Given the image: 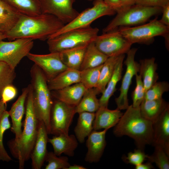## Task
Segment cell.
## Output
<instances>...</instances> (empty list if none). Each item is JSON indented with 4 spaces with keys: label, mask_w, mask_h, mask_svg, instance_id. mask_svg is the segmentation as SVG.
<instances>
[{
    "label": "cell",
    "mask_w": 169,
    "mask_h": 169,
    "mask_svg": "<svg viewBox=\"0 0 169 169\" xmlns=\"http://www.w3.org/2000/svg\"><path fill=\"white\" fill-rule=\"evenodd\" d=\"M65 24L55 16L41 13L37 16L21 14L15 25L5 33L6 38L12 41L19 38L45 40Z\"/></svg>",
    "instance_id": "obj_1"
},
{
    "label": "cell",
    "mask_w": 169,
    "mask_h": 169,
    "mask_svg": "<svg viewBox=\"0 0 169 169\" xmlns=\"http://www.w3.org/2000/svg\"><path fill=\"white\" fill-rule=\"evenodd\" d=\"M29 90L26 100L25 116L23 129L19 138L9 141L8 145L12 156L19 162V168H24L25 162L30 158L38 134V120L35 114L32 98V89Z\"/></svg>",
    "instance_id": "obj_2"
},
{
    "label": "cell",
    "mask_w": 169,
    "mask_h": 169,
    "mask_svg": "<svg viewBox=\"0 0 169 169\" xmlns=\"http://www.w3.org/2000/svg\"><path fill=\"white\" fill-rule=\"evenodd\" d=\"M113 133L117 137L127 136L133 139L137 149L143 151L145 146L152 144L153 140V123L142 116L139 107L131 105L126 109Z\"/></svg>",
    "instance_id": "obj_3"
},
{
    "label": "cell",
    "mask_w": 169,
    "mask_h": 169,
    "mask_svg": "<svg viewBox=\"0 0 169 169\" xmlns=\"http://www.w3.org/2000/svg\"><path fill=\"white\" fill-rule=\"evenodd\" d=\"M33 106L38 121H43L49 134V119L53 103L47 80L41 69L34 64L30 71Z\"/></svg>",
    "instance_id": "obj_4"
},
{
    "label": "cell",
    "mask_w": 169,
    "mask_h": 169,
    "mask_svg": "<svg viewBox=\"0 0 169 169\" xmlns=\"http://www.w3.org/2000/svg\"><path fill=\"white\" fill-rule=\"evenodd\" d=\"M117 28L122 35L132 44L136 43L150 44L155 37L162 36L165 38L166 48L169 49V27L156 18L140 26L120 27Z\"/></svg>",
    "instance_id": "obj_5"
},
{
    "label": "cell",
    "mask_w": 169,
    "mask_h": 169,
    "mask_svg": "<svg viewBox=\"0 0 169 169\" xmlns=\"http://www.w3.org/2000/svg\"><path fill=\"white\" fill-rule=\"evenodd\" d=\"M162 8L135 4L122 9L103 30V33L113 30L118 27H130L144 23L151 17L161 13Z\"/></svg>",
    "instance_id": "obj_6"
},
{
    "label": "cell",
    "mask_w": 169,
    "mask_h": 169,
    "mask_svg": "<svg viewBox=\"0 0 169 169\" xmlns=\"http://www.w3.org/2000/svg\"><path fill=\"white\" fill-rule=\"evenodd\" d=\"M97 28L88 27L70 31L47 40L50 52H59L67 49L88 45L98 35Z\"/></svg>",
    "instance_id": "obj_7"
},
{
    "label": "cell",
    "mask_w": 169,
    "mask_h": 169,
    "mask_svg": "<svg viewBox=\"0 0 169 169\" xmlns=\"http://www.w3.org/2000/svg\"><path fill=\"white\" fill-rule=\"evenodd\" d=\"M93 4L92 7L87 8L79 13L73 20L65 24L48 39L70 31L89 27L93 22L98 18L104 16L113 15L116 13L103 1L93 3Z\"/></svg>",
    "instance_id": "obj_8"
},
{
    "label": "cell",
    "mask_w": 169,
    "mask_h": 169,
    "mask_svg": "<svg viewBox=\"0 0 169 169\" xmlns=\"http://www.w3.org/2000/svg\"><path fill=\"white\" fill-rule=\"evenodd\" d=\"M75 106L56 100L53 101L49 119V134H69L75 114Z\"/></svg>",
    "instance_id": "obj_9"
},
{
    "label": "cell",
    "mask_w": 169,
    "mask_h": 169,
    "mask_svg": "<svg viewBox=\"0 0 169 169\" xmlns=\"http://www.w3.org/2000/svg\"><path fill=\"white\" fill-rule=\"evenodd\" d=\"M33 46V40L19 38L0 42V61L15 69L22 59L27 56Z\"/></svg>",
    "instance_id": "obj_10"
},
{
    "label": "cell",
    "mask_w": 169,
    "mask_h": 169,
    "mask_svg": "<svg viewBox=\"0 0 169 169\" xmlns=\"http://www.w3.org/2000/svg\"><path fill=\"white\" fill-rule=\"evenodd\" d=\"M94 42L97 48L108 57L126 54L132 45L117 28L98 35Z\"/></svg>",
    "instance_id": "obj_11"
},
{
    "label": "cell",
    "mask_w": 169,
    "mask_h": 169,
    "mask_svg": "<svg viewBox=\"0 0 169 169\" xmlns=\"http://www.w3.org/2000/svg\"><path fill=\"white\" fill-rule=\"evenodd\" d=\"M137 49H131L127 52V57L124 63L126 67L125 74L123 77L120 93L118 97L115 99L117 109L121 110L126 109L129 106L128 93L132 79L134 76L139 72V63L135 60Z\"/></svg>",
    "instance_id": "obj_12"
},
{
    "label": "cell",
    "mask_w": 169,
    "mask_h": 169,
    "mask_svg": "<svg viewBox=\"0 0 169 169\" xmlns=\"http://www.w3.org/2000/svg\"><path fill=\"white\" fill-rule=\"evenodd\" d=\"M27 57L41 69L47 81L68 68L61 60L59 52L44 54L30 52Z\"/></svg>",
    "instance_id": "obj_13"
},
{
    "label": "cell",
    "mask_w": 169,
    "mask_h": 169,
    "mask_svg": "<svg viewBox=\"0 0 169 169\" xmlns=\"http://www.w3.org/2000/svg\"><path fill=\"white\" fill-rule=\"evenodd\" d=\"M75 0H39L42 13L53 15L65 24L79 13L73 7Z\"/></svg>",
    "instance_id": "obj_14"
},
{
    "label": "cell",
    "mask_w": 169,
    "mask_h": 169,
    "mask_svg": "<svg viewBox=\"0 0 169 169\" xmlns=\"http://www.w3.org/2000/svg\"><path fill=\"white\" fill-rule=\"evenodd\" d=\"M108 130L105 129L100 131L93 130L87 137L86 142L87 151L84 158L85 161L96 163L100 160L106 146L105 135Z\"/></svg>",
    "instance_id": "obj_15"
},
{
    "label": "cell",
    "mask_w": 169,
    "mask_h": 169,
    "mask_svg": "<svg viewBox=\"0 0 169 169\" xmlns=\"http://www.w3.org/2000/svg\"><path fill=\"white\" fill-rule=\"evenodd\" d=\"M48 133L45 124L38 121L37 139L30 156L32 160V168L40 169L43 166L48 152L47 144Z\"/></svg>",
    "instance_id": "obj_16"
},
{
    "label": "cell",
    "mask_w": 169,
    "mask_h": 169,
    "mask_svg": "<svg viewBox=\"0 0 169 169\" xmlns=\"http://www.w3.org/2000/svg\"><path fill=\"white\" fill-rule=\"evenodd\" d=\"M152 145L162 147L169 156V105L153 123Z\"/></svg>",
    "instance_id": "obj_17"
},
{
    "label": "cell",
    "mask_w": 169,
    "mask_h": 169,
    "mask_svg": "<svg viewBox=\"0 0 169 169\" xmlns=\"http://www.w3.org/2000/svg\"><path fill=\"white\" fill-rule=\"evenodd\" d=\"M29 90V87L23 89L22 93L13 104L8 111L12 121L11 131L15 135V140L18 139L22 132V120L25 112V104Z\"/></svg>",
    "instance_id": "obj_18"
},
{
    "label": "cell",
    "mask_w": 169,
    "mask_h": 169,
    "mask_svg": "<svg viewBox=\"0 0 169 169\" xmlns=\"http://www.w3.org/2000/svg\"><path fill=\"white\" fill-rule=\"evenodd\" d=\"M123 114L117 108L110 110L108 107H99L95 112L93 130H109L114 127L118 123Z\"/></svg>",
    "instance_id": "obj_19"
},
{
    "label": "cell",
    "mask_w": 169,
    "mask_h": 169,
    "mask_svg": "<svg viewBox=\"0 0 169 169\" xmlns=\"http://www.w3.org/2000/svg\"><path fill=\"white\" fill-rule=\"evenodd\" d=\"M48 142L52 145L54 152L59 156L64 154L69 156H73L78 145V141L75 135H60L54 136L48 139Z\"/></svg>",
    "instance_id": "obj_20"
},
{
    "label": "cell",
    "mask_w": 169,
    "mask_h": 169,
    "mask_svg": "<svg viewBox=\"0 0 169 169\" xmlns=\"http://www.w3.org/2000/svg\"><path fill=\"white\" fill-rule=\"evenodd\" d=\"M87 89L81 82L62 89L53 91L52 95L56 99L68 105L76 106L81 100Z\"/></svg>",
    "instance_id": "obj_21"
},
{
    "label": "cell",
    "mask_w": 169,
    "mask_h": 169,
    "mask_svg": "<svg viewBox=\"0 0 169 169\" xmlns=\"http://www.w3.org/2000/svg\"><path fill=\"white\" fill-rule=\"evenodd\" d=\"M125 54L118 56L113 75L99 99L100 107H108L109 100L116 91V86L122 77Z\"/></svg>",
    "instance_id": "obj_22"
},
{
    "label": "cell",
    "mask_w": 169,
    "mask_h": 169,
    "mask_svg": "<svg viewBox=\"0 0 169 169\" xmlns=\"http://www.w3.org/2000/svg\"><path fill=\"white\" fill-rule=\"evenodd\" d=\"M80 82V71L68 68L47 81V84L50 91H55Z\"/></svg>",
    "instance_id": "obj_23"
},
{
    "label": "cell",
    "mask_w": 169,
    "mask_h": 169,
    "mask_svg": "<svg viewBox=\"0 0 169 169\" xmlns=\"http://www.w3.org/2000/svg\"><path fill=\"white\" fill-rule=\"evenodd\" d=\"M88 45L68 49L60 52L59 53L61 60L68 68L79 70Z\"/></svg>",
    "instance_id": "obj_24"
},
{
    "label": "cell",
    "mask_w": 169,
    "mask_h": 169,
    "mask_svg": "<svg viewBox=\"0 0 169 169\" xmlns=\"http://www.w3.org/2000/svg\"><path fill=\"white\" fill-rule=\"evenodd\" d=\"M155 61L154 57L140 61L139 73L141 76L145 92L158 79L159 76L156 72L157 66Z\"/></svg>",
    "instance_id": "obj_25"
},
{
    "label": "cell",
    "mask_w": 169,
    "mask_h": 169,
    "mask_svg": "<svg viewBox=\"0 0 169 169\" xmlns=\"http://www.w3.org/2000/svg\"><path fill=\"white\" fill-rule=\"evenodd\" d=\"M168 105L162 98L154 100L144 99L139 109L143 117L154 123Z\"/></svg>",
    "instance_id": "obj_26"
},
{
    "label": "cell",
    "mask_w": 169,
    "mask_h": 169,
    "mask_svg": "<svg viewBox=\"0 0 169 169\" xmlns=\"http://www.w3.org/2000/svg\"><path fill=\"white\" fill-rule=\"evenodd\" d=\"M78 114L79 117L74 131L78 141L82 143L93 130L95 113L84 112Z\"/></svg>",
    "instance_id": "obj_27"
},
{
    "label": "cell",
    "mask_w": 169,
    "mask_h": 169,
    "mask_svg": "<svg viewBox=\"0 0 169 169\" xmlns=\"http://www.w3.org/2000/svg\"><path fill=\"white\" fill-rule=\"evenodd\" d=\"M21 14L0 0V31L5 33L9 31L17 23Z\"/></svg>",
    "instance_id": "obj_28"
},
{
    "label": "cell",
    "mask_w": 169,
    "mask_h": 169,
    "mask_svg": "<svg viewBox=\"0 0 169 169\" xmlns=\"http://www.w3.org/2000/svg\"><path fill=\"white\" fill-rule=\"evenodd\" d=\"M94 42L87 46L79 70L102 65L108 58L97 48Z\"/></svg>",
    "instance_id": "obj_29"
},
{
    "label": "cell",
    "mask_w": 169,
    "mask_h": 169,
    "mask_svg": "<svg viewBox=\"0 0 169 169\" xmlns=\"http://www.w3.org/2000/svg\"><path fill=\"white\" fill-rule=\"evenodd\" d=\"M21 14L37 16L42 13L39 0H2Z\"/></svg>",
    "instance_id": "obj_30"
},
{
    "label": "cell",
    "mask_w": 169,
    "mask_h": 169,
    "mask_svg": "<svg viewBox=\"0 0 169 169\" xmlns=\"http://www.w3.org/2000/svg\"><path fill=\"white\" fill-rule=\"evenodd\" d=\"M98 93L95 88L87 89L81 100L75 107L76 113L87 112L95 113L100 107Z\"/></svg>",
    "instance_id": "obj_31"
},
{
    "label": "cell",
    "mask_w": 169,
    "mask_h": 169,
    "mask_svg": "<svg viewBox=\"0 0 169 169\" xmlns=\"http://www.w3.org/2000/svg\"><path fill=\"white\" fill-rule=\"evenodd\" d=\"M118 56L109 57L103 64L98 82L95 88L98 94L103 92L111 77Z\"/></svg>",
    "instance_id": "obj_32"
},
{
    "label": "cell",
    "mask_w": 169,
    "mask_h": 169,
    "mask_svg": "<svg viewBox=\"0 0 169 169\" xmlns=\"http://www.w3.org/2000/svg\"><path fill=\"white\" fill-rule=\"evenodd\" d=\"M103 64L97 67L80 71V82L86 89L96 88Z\"/></svg>",
    "instance_id": "obj_33"
},
{
    "label": "cell",
    "mask_w": 169,
    "mask_h": 169,
    "mask_svg": "<svg viewBox=\"0 0 169 169\" xmlns=\"http://www.w3.org/2000/svg\"><path fill=\"white\" fill-rule=\"evenodd\" d=\"M8 111L5 110L0 120V161L9 162L12 159L6 151L3 144V139L5 131L11 127Z\"/></svg>",
    "instance_id": "obj_34"
},
{
    "label": "cell",
    "mask_w": 169,
    "mask_h": 169,
    "mask_svg": "<svg viewBox=\"0 0 169 169\" xmlns=\"http://www.w3.org/2000/svg\"><path fill=\"white\" fill-rule=\"evenodd\" d=\"M16 76L15 69L5 63L0 61V99L4 88L8 85L12 84Z\"/></svg>",
    "instance_id": "obj_35"
},
{
    "label": "cell",
    "mask_w": 169,
    "mask_h": 169,
    "mask_svg": "<svg viewBox=\"0 0 169 169\" xmlns=\"http://www.w3.org/2000/svg\"><path fill=\"white\" fill-rule=\"evenodd\" d=\"M153 153L147 155L146 159L149 161L154 163L160 169H169V158L164 149L159 146H155Z\"/></svg>",
    "instance_id": "obj_36"
},
{
    "label": "cell",
    "mask_w": 169,
    "mask_h": 169,
    "mask_svg": "<svg viewBox=\"0 0 169 169\" xmlns=\"http://www.w3.org/2000/svg\"><path fill=\"white\" fill-rule=\"evenodd\" d=\"M45 169H67L70 164L66 156H58L54 152H48L45 161Z\"/></svg>",
    "instance_id": "obj_37"
},
{
    "label": "cell",
    "mask_w": 169,
    "mask_h": 169,
    "mask_svg": "<svg viewBox=\"0 0 169 169\" xmlns=\"http://www.w3.org/2000/svg\"><path fill=\"white\" fill-rule=\"evenodd\" d=\"M169 90V84L168 82L157 81L145 92V99L154 100L161 99L163 94Z\"/></svg>",
    "instance_id": "obj_38"
},
{
    "label": "cell",
    "mask_w": 169,
    "mask_h": 169,
    "mask_svg": "<svg viewBox=\"0 0 169 169\" xmlns=\"http://www.w3.org/2000/svg\"><path fill=\"white\" fill-rule=\"evenodd\" d=\"M135 76L136 86L132 95V105L134 108H138L145 99L146 92L141 75L137 74Z\"/></svg>",
    "instance_id": "obj_39"
},
{
    "label": "cell",
    "mask_w": 169,
    "mask_h": 169,
    "mask_svg": "<svg viewBox=\"0 0 169 169\" xmlns=\"http://www.w3.org/2000/svg\"><path fill=\"white\" fill-rule=\"evenodd\" d=\"M147 156L143 151L137 149L133 152H129L127 156L123 157V160L128 163L136 166L143 163L146 159Z\"/></svg>",
    "instance_id": "obj_40"
},
{
    "label": "cell",
    "mask_w": 169,
    "mask_h": 169,
    "mask_svg": "<svg viewBox=\"0 0 169 169\" xmlns=\"http://www.w3.org/2000/svg\"><path fill=\"white\" fill-rule=\"evenodd\" d=\"M17 93L16 88L12 84L8 85L4 88L3 91L1 100L6 105L8 102L15 97Z\"/></svg>",
    "instance_id": "obj_41"
},
{
    "label": "cell",
    "mask_w": 169,
    "mask_h": 169,
    "mask_svg": "<svg viewBox=\"0 0 169 169\" xmlns=\"http://www.w3.org/2000/svg\"><path fill=\"white\" fill-rule=\"evenodd\" d=\"M169 3V0H137L136 4L150 7L162 8Z\"/></svg>",
    "instance_id": "obj_42"
},
{
    "label": "cell",
    "mask_w": 169,
    "mask_h": 169,
    "mask_svg": "<svg viewBox=\"0 0 169 169\" xmlns=\"http://www.w3.org/2000/svg\"><path fill=\"white\" fill-rule=\"evenodd\" d=\"M162 15L160 21L164 25L169 27V3L162 8Z\"/></svg>",
    "instance_id": "obj_43"
},
{
    "label": "cell",
    "mask_w": 169,
    "mask_h": 169,
    "mask_svg": "<svg viewBox=\"0 0 169 169\" xmlns=\"http://www.w3.org/2000/svg\"><path fill=\"white\" fill-rule=\"evenodd\" d=\"M103 1L108 6L114 10L116 13L121 9L120 0H103Z\"/></svg>",
    "instance_id": "obj_44"
},
{
    "label": "cell",
    "mask_w": 169,
    "mask_h": 169,
    "mask_svg": "<svg viewBox=\"0 0 169 169\" xmlns=\"http://www.w3.org/2000/svg\"><path fill=\"white\" fill-rule=\"evenodd\" d=\"M136 0H120L121 9L127 8L136 4Z\"/></svg>",
    "instance_id": "obj_45"
},
{
    "label": "cell",
    "mask_w": 169,
    "mask_h": 169,
    "mask_svg": "<svg viewBox=\"0 0 169 169\" xmlns=\"http://www.w3.org/2000/svg\"><path fill=\"white\" fill-rule=\"evenodd\" d=\"M152 163L148 161L145 163H141L139 165L136 166L135 168L136 169H151L153 168Z\"/></svg>",
    "instance_id": "obj_46"
},
{
    "label": "cell",
    "mask_w": 169,
    "mask_h": 169,
    "mask_svg": "<svg viewBox=\"0 0 169 169\" xmlns=\"http://www.w3.org/2000/svg\"><path fill=\"white\" fill-rule=\"evenodd\" d=\"M6 110V105L0 99V120L4 111Z\"/></svg>",
    "instance_id": "obj_47"
},
{
    "label": "cell",
    "mask_w": 169,
    "mask_h": 169,
    "mask_svg": "<svg viewBox=\"0 0 169 169\" xmlns=\"http://www.w3.org/2000/svg\"><path fill=\"white\" fill-rule=\"evenodd\" d=\"M86 167L84 166L74 164L70 165L67 169H86Z\"/></svg>",
    "instance_id": "obj_48"
},
{
    "label": "cell",
    "mask_w": 169,
    "mask_h": 169,
    "mask_svg": "<svg viewBox=\"0 0 169 169\" xmlns=\"http://www.w3.org/2000/svg\"><path fill=\"white\" fill-rule=\"evenodd\" d=\"M5 38H6L5 34L0 31V42Z\"/></svg>",
    "instance_id": "obj_49"
},
{
    "label": "cell",
    "mask_w": 169,
    "mask_h": 169,
    "mask_svg": "<svg viewBox=\"0 0 169 169\" xmlns=\"http://www.w3.org/2000/svg\"><path fill=\"white\" fill-rule=\"evenodd\" d=\"M103 1V0H94L93 3H96L97 2Z\"/></svg>",
    "instance_id": "obj_50"
},
{
    "label": "cell",
    "mask_w": 169,
    "mask_h": 169,
    "mask_svg": "<svg viewBox=\"0 0 169 169\" xmlns=\"http://www.w3.org/2000/svg\"><path fill=\"white\" fill-rule=\"evenodd\" d=\"M86 0L90 1H93V0Z\"/></svg>",
    "instance_id": "obj_51"
}]
</instances>
